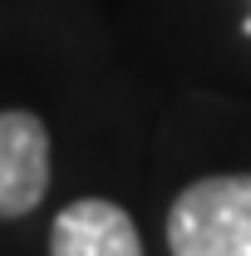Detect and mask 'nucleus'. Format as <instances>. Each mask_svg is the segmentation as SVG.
Wrapping results in <instances>:
<instances>
[{"label":"nucleus","mask_w":251,"mask_h":256,"mask_svg":"<svg viewBox=\"0 0 251 256\" xmlns=\"http://www.w3.org/2000/svg\"><path fill=\"white\" fill-rule=\"evenodd\" d=\"M50 256H143V236L118 202L79 197L50 226Z\"/></svg>","instance_id":"3"},{"label":"nucleus","mask_w":251,"mask_h":256,"mask_svg":"<svg viewBox=\"0 0 251 256\" xmlns=\"http://www.w3.org/2000/svg\"><path fill=\"white\" fill-rule=\"evenodd\" d=\"M172 256H251V172L197 178L168 212Z\"/></svg>","instance_id":"1"},{"label":"nucleus","mask_w":251,"mask_h":256,"mask_svg":"<svg viewBox=\"0 0 251 256\" xmlns=\"http://www.w3.org/2000/svg\"><path fill=\"white\" fill-rule=\"evenodd\" d=\"M50 192V128L25 108L0 114V222L25 217Z\"/></svg>","instance_id":"2"},{"label":"nucleus","mask_w":251,"mask_h":256,"mask_svg":"<svg viewBox=\"0 0 251 256\" xmlns=\"http://www.w3.org/2000/svg\"><path fill=\"white\" fill-rule=\"evenodd\" d=\"M246 34H251V15H246Z\"/></svg>","instance_id":"4"}]
</instances>
